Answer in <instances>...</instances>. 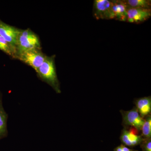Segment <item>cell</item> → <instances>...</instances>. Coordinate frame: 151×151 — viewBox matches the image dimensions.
Listing matches in <instances>:
<instances>
[{
    "mask_svg": "<svg viewBox=\"0 0 151 151\" xmlns=\"http://www.w3.org/2000/svg\"><path fill=\"white\" fill-rule=\"evenodd\" d=\"M141 131L142 136L144 139L151 138V115L144 118V123L142 126Z\"/></svg>",
    "mask_w": 151,
    "mask_h": 151,
    "instance_id": "14",
    "label": "cell"
},
{
    "mask_svg": "<svg viewBox=\"0 0 151 151\" xmlns=\"http://www.w3.org/2000/svg\"><path fill=\"white\" fill-rule=\"evenodd\" d=\"M35 49H41L37 36L29 29L20 30L16 46L17 55L23 52Z\"/></svg>",
    "mask_w": 151,
    "mask_h": 151,
    "instance_id": "2",
    "label": "cell"
},
{
    "mask_svg": "<svg viewBox=\"0 0 151 151\" xmlns=\"http://www.w3.org/2000/svg\"><path fill=\"white\" fill-rule=\"evenodd\" d=\"M140 145L142 151H151V138L144 139Z\"/></svg>",
    "mask_w": 151,
    "mask_h": 151,
    "instance_id": "15",
    "label": "cell"
},
{
    "mask_svg": "<svg viewBox=\"0 0 151 151\" xmlns=\"http://www.w3.org/2000/svg\"><path fill=\"white\" fill-rule=\"evenodd\" d=\"M46 57L41 49H35L22 52L18 54L16 58L24 63L36 71L44 62Z\"/></svg>",
    "mask_w": 151,
    "mask_h": 151,
    "instance_id": "3",
    "label": "cell"
},
{
    "mask_svg": "<svg viewBox=\"0 0 151 151\" xmlns=\"http://www.w3.org/2000/svg\"><path fill=\"white\" fill-rule=\"evenodd\" d=\"M20 30L0 20V36L16 49Z\"/></svg>",
    "mask_w": 151,
    "mask_h": 151,
    "instance_id": "8",
    "label": "cell"
},
{
    "mask_svg": "<svg viewBox=\"0 0 151 151\" xmlns=\"http://www.w3.org/2000/svg\"><path fill=\"white\" fill-rule=\"evenodd\" d=\"M0 50L10 56L15 58L17 50L15 48L7 42L0 36Z\"/></svg>",
    "mask_w": 151,
    "mask_h": 151,
    "instance_id": "13",
    "label": "cell"
},
{
    "mask_svg": "<svg viewBox=\"0 0 151 151\" xmlns=\"http://www.w3.org/2000/svg\"><path fill=\"white\" fill-rule=\"evenodd\" d=\"M151 16V9L129 8L127 11V22L139 24L146 21Z\"/></svg>",
    "mask_w": 151,
    "mask_h": 151,
    "instance_id": "7",
    "label": "cell"
},
{
    "mask_svg": "<svg viewBox=\"0 0 151 151\" xmlns=\"http://www.w3.org/2000/svg\"><path fill=\"white\" fill-rule=\"evenodd\" d=\"M121 145V146H122V150H123V151H138V150H137L130 149L127 146L124 145L123 144H122V145Z\"/></svg>",
    "mask_w": 151,
    "mask_h": 151,
    "instance_id": "16",
    "label": "cell"
},
{
    "mask_svg": "<svg viewBox=\"0 0 151 151\" xmlns=\"http://www.w3.org/2000/svg\"><path fill=\"white\" fill-rule=\"evenodd\" d=\"M139 133V131L134 127L124 128L122 130L120 138L122 144L130 147L140 145L144 138Z\"/></svg>",
    "mask_w": 151,
    "mask_h": 151,
    "instance_id": "6",
    "label": "cell"
},
{
    "mask_svg": "<svg viewBox=\"0 0 151 151\" xmlns=\"http://www.w3.org/2000/svg\"><path fill=\"white\" fill-rule=\"evenodd\" d=\"M114 151H123V150H122L121 145H120V146H118V147H116L114 149Z\"/></svg>",
    "mask_w": 151,
    "mask_h": 151,
    "instance_id": "17",
    "label": "cell"
},
{
    "mask_svg": "<svg viewBox=\"0 0 151 151\" xmlns=\"http://www.w3.org/2000/svg\"><path fill=\"white\" fill-rule=\"evenodd\" d=\"M112 1L95 0L94 1L92 14L97 20L114 19L112 11Z\"/></svg>",
    "mask_w": 151,
    "mask_h": 151,
    "instance_id": "4",
    "label": "cell"
},
{
    "mask_svg": "<svg viewBox=\"0 0 151 151\" xmlns=\"http://www.w3.org/2000/svg\"><path fill=\"white\" fill-rule=\"evenodd\" d=\"M128 8L151 9L150 0H124Z\"/></svg>",
    "mask_w": 151,
    "mask_h": 151,
    "instance_id": "12",
    "label": "cell"
},
{
    "mask_svg": "<svg viewBox=\"0 0 151 151\" xmlns=\"http://www.w3.org/2000/svg\"><path fill=\"white\" fill-rule=\"evenodd\" d=\"M8 115L3 108L2 94L0 92V139L7 137L8 132L7 129V122Z\"/></svg>",
    "mask_w": 151,
    "mask_h": 151,
    "instance_id": "11",
    "label": "cell"
},
{
    "mask_svg": "<svg viewBox=\"0 0 151 151\" xmlns=\"http://www.w3.org/2000/svg\"><path fill=\"white\" fill-rule=\"evenodd\" d=\"M134 103L141 117L145 118L146 116L151 115V96L136 99L134 101Z\"/></svg>",
    "mask_w": 151,
    "mask_h": 151,
    "instance_id": "10",
    "label": "cell"
},
{
    "mask_svg": "<svg viewBox=\"0 0 151 151\" xmlns=\"http://www.w3.org/2000/svg\"><path fill=\"white\" fill-rule=\"evenodd\" d=\"M122 116V124L125 128L133 127L140 132L144 123V118L141 117L136 107L129 111H120Z\"/></svg>",
    "mask_w": 151,
    "mask_h": 151,
    "instance_id": "5",
    "label": "cell"
},
{
    "mask_svg": "<svg viewBox=\"0 0 151 151\" xmlns=\"http://www.w3.org/2000/svg\"><path fill=\"white\" fill-rule=\"evenodd\" d=\"M55 57V55L47 56L44 62L36 72L41 80L51 86L57 93L60 94L61 91L59 81L57 75Z\"/></svg>",
    "mask_w": 151,
    "mask_h": 151,
    "instance_id": "1",
    "label": "cell"
},
{
    "mask_svg": "<svg viewBox=\"0 0 151 151\" xmlns=\"http://www.w3.org/2000/svg\"><path fill=\"white\" fill-rule=\"evenodd\" d=\"M112 11L114 19L121 22H127V11L129 8L124 0L112 1Z\"/></svg>",
    "mask_w": 151,
    "mask_h": 151,
    "instance_id": "9",
    "label": "cell"
}]
</instances>
